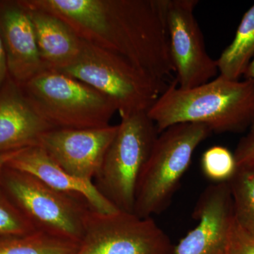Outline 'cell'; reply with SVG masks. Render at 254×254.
Returning <instances> with one entry per match:
<instances>
[{"label": "cell", "instance_id": "1", "mask_svg": "<svg viewBox=\"0 0 254 254\" xmlns=\"http://www.w3.org/2000/svg\"><path fill=\"white\" fill-rule=\"evenodd\" d=\"M58 16L83 41L120 55L159 81L175 73L167 0H21Z\"/></svg>", "mask_w": 254, "mask_h": 254}, {"label": "cell", "instance_id": "2", "mask_svg": "<svg viewBox=\"0 0 254 254\" xmlns=\"http://www.w3.org/2000/svg\"><path fill=\"white\" fill-rule=\"evenodd\" d=\"M147 115L159 133L182 123L203 124L215 133H242L254 119V81L219 75L200 86L182 89L172 82Z\"/></svg>", "mask_w": 254, "mask_h": 254}, {"label": "cell", "instance_id": "3", "mask_svg": "<svg viewBox=\"0 0 254 254\" xmlns=\"http://www.w3.org/2000/svg\"><path fill=\"white\" fill-rule=\"evenodd\" d=\"M212 133L203 124L182 123L159 133L138 179L133 213L152 218L170 205L195 149Z\"/></svg>", "mask_w": 254, "mask_h": 254}, {"label": "cell", "instance_id": "4", "mask_svg": "<svg viewBox=\"0 0 254 254\" xmlns=\"http://www.w3.org/2000/svg\"><path fill=\"white\" fill-rule=\"evenodd\" d=\"M38 113L54 128L109 126L118 112L106 95L69 75L45 70L21 86Z\"/></svg>", "mask_w": 254, "mask_h": 254}, {"label": "cell", "instance_id": "5", "mask_svg": "<svg viewBox=\"0 0 254 254\" xmlns=\"http://www.w3.org/2000/svg\"><path fill=\"white\" fill-rule=\"evenodd\" d=\"M58 71L106 95L121 118L147 113L168 86L120 55L84 41L76 59Z\"/></svg>", "mask_w": 254, "mask_h": 254}, {"label": "cell", "instance_id": "6", "mask_svg": "<svg viewBox=\"0 0 254 254\" xmlns=\"http://www.w3.org/2000/svg\"><path fill=\"white\" fill-rule=\"evenodd\" d=\"M0 187L36 230L80 243L91 208L86 200L8 165L0 174Z\"/></svg>", "mask_w": 254, "mask_h": 254}, {"label": "cell", "instance_id": "7", "mask_svg": "<svg viewBox=\"0 0 254 254\" xmlns=\"http://www.w3.org/2000/svg\"><path fill=\"white\" fill-rule=\"evenodd\" d=\"M121 119L93 182L117 208L133 213L138 179L159 132L147 113Z\"/></svg>", "mask_w": 254, "mask_h": 254}, {"label": "cell", "instance_id": "8", "mask_svg": "<svg viewBox=\"0 0 254 254\" xmlns=\"http://www.w3.org/2000/svg\"><path fill=\"white\" fill-rule=\"evenodd\" d=\"M173 250L170 237L153 218L90 208L75 254H173Z\"/></svg>", "mask_w": 254, "mask_h": 254}, {"label": "cell", "instance_id": "9", "mask_svg": "<svg viewBox=\"0 0 254 254\" xmlns=\"http://www.w3.org/2000/svg\"><path fill=\"white\" fill-rule=\"evenodd\" d=\"M197 0H167L166 23L177 86L188 89L211 81L218 71L217 60L205 49L195 17Z\"/></svg>", "mask_w": 254, "mask_h": 254}, {"label": "cell", "instance_id": "10", "mask_svg": "<svg viewBox=\"0 0 254 254\" xmlns=\"http://www.w3.org/2000/svg\"><path fill=\"white\" fill-rule=\"evenodd\" d=\"M118 125L86 129L52 128L38 145L73 176L93 181L99 172Z\"/></svg>", "mask_w": 254, "mask_h": 254}, {"label": "cell", "instance_id": "11", "mask_svg": "<svg viewBox=\"0 0 254 254\" xmlns=\"http://www.w3.org/2000/svg\"><path fill=\"white\" fill-rule=\"evenodd\" d=\"M193 218L196 226L174 246L173 254H227L235 224L228 182L214 183L205 189Z\"/></svg>", "mask_w": 254, "mask_h": 254}, {"label": "cell", "instance_id": "12", "mask_svg": "<svg viewBox=\"0 0 254 254\" xmlns=\"http://www.w3.org/2000/svg\"><path fill=\"white\" fill-rule=\"evenodd\" d=\"M0 37L13 81L22 86L46 70L33 23L20 0H0Z\"/></svg>", "mask_w": 254, "mask_h": 254}, {"label": "cell", "instance_id": "13", "mask_svg": "<svg viewBox=\"0 0 254 254\" xmlns=\"http://www.w3.org/2000/svg\"><path fill=\"white\" fill-rule=\"evenodd\" d=\"M52 128L21 86L8 76L0 89V153L38 145L42 135Z\"/></svg>", "mask_w": 254, "mask_h": 254}, {"label": "cell", "instance_id": "14", "mask_svg": "<svg viewBox=\"0 0 254 254\" xmlns=\"http://www.w3.org/2000/svg\"><path fill=\"white\" fill-rule=\"evenodd\" d=\"M7 165L36 177L55 190L83 198L95 211L113 213L120 210L105 198L93 181L81 180L67 173L38 145L21 150Z\"/></svg>", "mask_w": 254, "mask_h": 254}, {"label": "cell", "instance_id": "15", "mask_svg": "<svg viewBox=\"0 0 254 254\" xmlns=\"http://www.w3.org/2000/svg\"><path fill=\"white\" fill-rule=\"evenodd\" d=\"M23 6L33 23L40 57L46 70L58 71L72 63L81 52L83 40L58 16Z\"/></svg>", "mask_w": 254, "mask_h": 254}, {"label": "cell", "instance_id": "16", "mask_svg": "<svg viewBox=\"0 0 254 254\" xmlns=\"http://www.w3.org/2000/svg\"><path fill=\"white\" fill-rule=\"evenodd\" d=\"M254 55V4L244 15L231 44L218 60L220 75L228 79H240Z\"/></svg>", "mask_w": 254, "mask_h": 254}, {"label": "cell", "instance_id": "17", "mask_svg": "<svg viewBox=\"0 0 254 254\" xmlns=\"http://www.w3.org/2000/svg\"><path fill=\"white\" fill-rule=\"evenodd\" d=\"M78 244L35 231L0 240V254H75Z\"/></svg>", "mask_w": 254, "mask_h": 254}, {"label": "cell", "instance_id": "18", "mask_svg": "<svg viewBox=\"0 0 254 254\" xmlns=\"http://www.w3.org/2000/svg\"><path fill=\"white\" fill-rule=\"evenodd\" d=\"M235 223L254 236V170L237 168L229 180Z\"/></svg>", "mask_w": 254, "mask_h": 254}, {"label": "cell", "instance_id": "19", "mask_svg": "<svg viewBox=\"0 0 254 254\" xmlns=\"http://www.w3.org/2000/svg\"><path fill=\"white\" fill-rule=\"evenodd\" d=\"M200 164L205 176L214 183L228 182L237 170L235 155L221 145H215L205 150Z\"/></svg>", "mask_w": 254, "mask_h": 254}, {"label": "cell", "instance_id": "20", "mask_svg": "<svg viewBox=\"0 0 254 254\" xmlns=\"http://www.w3.org/2000/svg\"><path fill=\"white\" fill-rule=\"evenodd\" d=\"M37 231L0 187V240Z\"/></svg>", "mask_w": 254, "mask_h": 254}, {"label": "cell", "instance_id": "21", "mask_svg": "<svg viewBox=\"0 0 254 254\" xmlns=\"http://www.w3.org/2000/svg\"><path fill=\"white\" fill-rule=\"evenodd\" d=\"M227 254H254V236L234 224Z\"/></svg>", "mask_w": 254, "mask_h": 254}, {"label": "cell", "instance_id": "22", "mask_svg": "<svg viewBox=\"0 0 254 254\" xmlns=\"http://www.w3.org/2000/svg\"><path fill=\"white\" fill-rule=\"evenodd\" d=\"M237 168L254 170V136L247 133L240 140L235 150Z\"/></svg>", "mask_w": 254, "mask_h": 254}, {"label": "cell", "instance_id": "23", "mask_svg": "<svg viewBox=\"0 0 254 254\" xmlns=\"http://www.w3.org/2000/svg\"><path fill=\"white\" fill-rule=\"evenodd\" d=\"M8 77L7 65L2 42L0 37V89Z\"/></svg>", "mask_w": 254, "mask_h": 254}, {"label": "cell", "instance_id": "24", "mask_svg": "<svg viewBox=\"0 0 254 254\" xmlns=\"http://www.w3.org/2000/svg\"><path fill=\"white\" fill-rule=\"evenodd\" d=\"M22 150L23 149L12 150V151L2 152V153H0V174H1L3 169L9 163L10 160Z\"/></svg>", "mask_w": 254, "mask_h": 254}, {"label": "cell", "instance_id": "25", "mask_svg": "<svg viewBox=\"0 0 254 254\" xmlns=\"http://www.w3.org/2000/svg\"><path fill=\"white\" fill-rule=\"evenodd\" d=\"M244 76H245V79H250L254 81V55L247 66V69L244 73Z\"/></svg>", "mask_w": 254, "mask_h": 254}, {"label": "cell", "instance_id": "26", "mask_svg": "<svg viewBox=\"0 0 254 254\" xmlns=\"http://www.w3.org/2000/svg\"><path fill=\"white\" fill-rule=\"evenodd\" d=\"M250 128V132H249L248 133L249 134L254 135V119L253 123H252V125H251Z\"/></svg>", "mask_w": 254, "mask_h": 254}]
</instances>
